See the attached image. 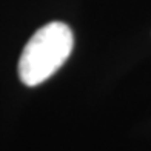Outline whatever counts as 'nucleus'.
<instances>
[{
	"mask_svg": "<svg viewBox=\"0 0 151 151\" xmlns=\"http://www.w3.org/2000/svg\"><path fill=\"white\" fill-rule=\"evenodd\" d=\"M74 46L71 28L63 22H50L32 34L19 59V77L26 86H37L56 74Z\"/></svg>",
	"mask_w": 151,
	"mask_h": 151,
	"instance_id": "f257e3e1",
	"label": "nucleus"
}]
</instances>
